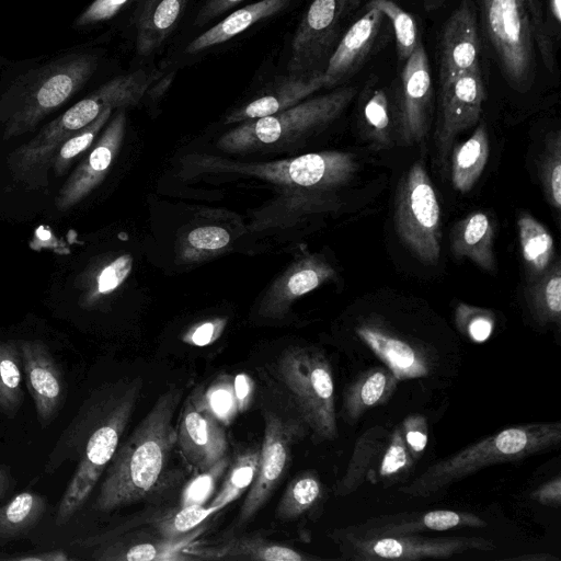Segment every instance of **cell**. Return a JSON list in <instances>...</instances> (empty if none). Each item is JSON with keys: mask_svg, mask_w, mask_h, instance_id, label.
<instances>
[{"mask_svg": "<svg viewBox=\"0 0 561 561\" xmlns=\"http://www.w3.org/2000/svg\"><path fill=\"white\" fill-rule=\"evenodd\" d=\"M355 94V87H345L278 113L242 122L221 136L218 147L228 152H245L296 141L333 122Z\"/></svg>", "mask_w": 561, "mask_h": 561, "instance_id": "7", "label": "cell"}, {"mask_svg": "<svg viewBox=\"0 0 561 561\" xmlns=\"http://www.w3.org/2000/svg\"><path fill=\"white\" fill-rule=\"evenodd\" d=\"M365 1L312 0L291 41L289 75L323 72L345 23Z\"/></svg>", "mask_w": 561, "mask_h": 561, "instance_id": "11", "label": "cell"}, {"mask_svg": "<svg viewBox=\"0 0 561 561\" xmlns=\"http://www.w3.org/2000/svg\"><path fill=\"white\" fill-rule=\"evenodd\" d=\"M344 559L356 561L446 559L468 551H491L496 547L483 537H427L419 534L356 537L334 531Z\"/></svg>", "mask_w": 561, "mask_h": 561, "instance_id": "10", "label": "cell"}, {"mask_svg": "<svg viewBox=\"0 0 561 561\" xmlns=\"http://www.w3.org/2000/svg\"><path fill=\"white\" fill-rule=\"evenodd\" d=\"M290 1L260 0L238 9L190 42L185 53L196 54L222 44L255 23L279 13L289 5Z\"/></svg>", "mask_w": 561, "mask_h": 561, "instance_id": "28", "label": "cell"}, {"mask_svg": "<svg viewBox=\"0 0 561 561\" xmlns=\"http://www.w3.org/2000/svg\"><path fill=\"white\" fill-rule=\"evenodd\" d=\"M494 226L483 211H473L460 219L451 230V250L458 259H469L480 268L493 271Z\"/></svg>", "mask_w": 561, "mask_h": 561, "instance_id": "30", "label": "cell"}, {"mask_svg": "<svg viewBox=\"0 0 561 561\" xmlns=\"http://www.w3.org/2000/svg\"><path fill=\"white\" fill-rule=\"evenodd\" d=\"M176 444L185 461L197 472L227 456V436L221 423L194 393L184 403L176 428Z\"/></svg>", "mask_w": 561, "mask_h": 561, "instance_id": "18", "label": "cell"}, {"mask_svg": "<svg viewBox=\"0 0 561 561\" xmlns=\"http://www.w3.org/2000/svg\"><path fill=\"white\" fill-rule=\"evenodd\" d=\"M141 388L139 377L98 387L59 436L44 472L53 474L67 461L78 463L57 506V526L67 524L89 499L119 445Z\"/></svg>", "mask_w": 561, "mask_h": 561, "instance_id": "1", "label": "cell"}, {"mask_svg": "<svg viewBox=\"0 0 561 561\" xmlns=\"http://www.w3.org/2000/svg\"><path fill=\"white\" fill-rule=\"evenodd\" d=\"M256 477L241 505L237 525L243 526L268 501L286 471L295 442L306 433L301 420L283 417L266 410Z\"/></svg>", "mask_w": 561, "mask_h": 561, "instance_id": "14", "label": "cell"}, {"mask_svg": "<svg viewBox=\"0 0 561 561\" xmlns=\"http://www.w3.org/2000/svg\"><path fill=\"white\" fill-rule=\"evenodd\" d=\"M14 483L10 468L0 463V500L13 489Z\"/></svg>", "mask_w": 561, "mask_h": 561, "instance_id": "56", "label": "cell"}, {"mask_svg": "<svg viewBox=\"0 0 561 561\" xmlns=\"http://www.w3.org/2000/svg\"><path fill=\"white\" fill-rule=\"evenodd\" d=\"M378 9L392 24L400 61H405L419 45L415 21L412 15L391 0H370L364 9Z\"/></svg>", "mask_w": 561, "mask_h": 561, "instance_id": "43", "label": "cell"}, {"mask_svg": "<svg viewBox=\"0 0 561 561\" xmlns=\"http://www.w3.org/2000/svg\"><path fill=\"white\" fill-rule=\"evenodd\" d=\"M325 88L323 72L311 76L288 75L275 81L267 90L243 106L232 111L225 124L245 122L287 110Z\"/></svg>", "mask_w": 561, "mask_h": 561, "instance_id": "25", "label": "cell"}, {"mask_svg": "<svg viewBox=\"0 0 561 561\" xmlns=\"http://www.w3.org/2000/svg\"><path fill=\"white\" fill-rule=\"evenodd\" d=\"M2 560H13V561H67L73 560V558L69 557L65 550H49V551H36L22 553L20 556H5L1 557Z\"/></svg>", "mask_w": 561, "mask_h": 561, "instance_id": "55", "label": "cell"}, {"mask_svg": "<svg viewBox=\"0 0 561 561\" xmlns=\"http://www.w3.org/2000/svg\"><path fill=\"white\" fill-rule=\"evenodd\" d=\"M219 510L211 505H187L167 511L152 520V527L158 536L180 538L188 535Z\"/></svg>", "mask_w": 561, "mask_h": 561, "instance_id": "39", "label": "cell"}, {"mask_svg": "<svg viewBox=\"0 0 561 561\" xmlns=\"http://www.w3.org/2000/svg\"><path fill=\"white\" fill-rule=\"evenodd\" d=\"M253 391L254 382L249 375L240 373L233 377V392L238 413H243L250 408Z\"/></svg>", "mask_w": 561, "mask_h": 561, "instance_id": "53", "label": "cell"}, {"mask_svg": "<svg viewBox=\"0 0 561 561\" xmlns=\"http://www.w3.org/2000/svg\"><path fill=\"white\" fill-rule=\"evenodd\" d=\"M488 36L504 76L517 90H526L534 71V42L542 59L553 56L545 23L534 0H481Z\"/></svg>", "mask_w": 561, "mask_h": 561, "instance_id": "6", "label": "cell"}, {"mask_svg": "<svg viewBox=\"0 0 561 561\" xmlns=\"http://www.w3.org/2000/svg\"><path fill=\"white\" fill-rule=\"evenodd\" d=\"M133 267V256L122 254L111 262L101 266L90 276L83 294L80 297V305L84 308L94 306L102 297L112 294L127 278Z\"/></svg>", "mask_w": 561, "mask_h": 561, "instance_id": "40", "label": "cell"}, {"mask_svg": "<svg viewBox=\"0 0 561 561\" xmlns=\"http://www.w3.org/2000/svg\"><path fill=\"white\" fill-rule=\"evenodd\" d=\"M186 241L192 249L199 252L217 251L230 242V234L221 227L204 226L193 229Z\"/></svg>", "mask_w": 561, "mask_h": 561, "instance_id": "48", "label": "cell"}, {"mask_svg": "<svg viewBox=\"0 0 561 561\" xmlns=\"http://www.w3.org/2000/svg\"><path fill=\"white\" fill-rule=\"evenodd\" d=\"M486 525V522L480 516L469 512L435 510L375 517L360 525L341 530L356 537H380L444 531L465 527L482 528Z\"/></svg>", "mask_w": 561, "mask_h": 561, "instance_id": "22", "label": "cell"}, {"mask_svg": "<svg viewBox=\"0 0 561 561\" xmlns=\"http://www.w3.org/2000/svg\"><path fill=\"white\" fill-rule=\"evenodd\" d=\"M530 496L542 505L559 507L561 504V477L558 474L542 483L531 492Z\"/></svg>", "mask_w": 561, "mask_h": 561, "instance_id": "52", "label": "cell"}, {"mask_svg": "<svg viewBox=\"0 0 561 561\" xmlns=\"http://www.w3.org/2000/svg\"><path fill=\"white\" fill-rule=\"evenodd\" d=\"M364 119L375 142L386 147L390 142V115L388 98L383 90L371 92L363 108Z\"/></svg>", "mask_w": 561, "mask_h": 561, "instance_id": "46", "label": "cell"}, {"mask_svg": "<svg viewBox=\"0 0 561 561\" xmlns=\"http://www.w3.org/2000/svg\"><path fill=\"white\" fill-rule=\"evenodd\" d=\"M560 442L559 421L510 426L431 465L401 492L411 497H427L481 469L549 451Z\"/></svg>", "mask_w": 561, "mask_h": 561, "instance_id": "5", "label": "cell"}, {"mask_svg": "<svg viewBox=\"0 0 561 561\" xmlns=\"http://www.w3.org/2000/svg\"><path fill=\"white\" fill-rule=\"evenodd\" d=\"M16 340H0V412L13 419L24 401Z\"/></svg>", "mask_w": 561, "mask_h": 561, "instance_id": "37", "label": "cell"}, {"mask_svg": "<svg viewBox=\"0 0 561 561\" xmlns=\"http://www.w3.org/2000/svg\"><path fill=\"white\" fill-rule=\"evenodd\" d=\"M47 505L46 496L23 491L0 506V548L25 538L42 520Z\"/></svg>", "mask_w": 561, "mask_h": 561, "instance_id": "32", "label": "cell"}, {"mask_svg": "<svg viewBox=\"0 0 561 561\" xmlns=\"http://www.w3.org/2000/svg\"><path fill=\"white\" fill-rule=\"evenodd\" d=\"M433 99L428 58L422 43L404 61L400 75L399 134L401 142L413 145L424 139Z\"/></svg>", "mask_w": 561, "mask_h": 561, "instance_id": "17", "label": "cell"}, {"mask_svg": "<svg viewBox=\"0 0 561 561\" xmlns=\"http://www.w3.org/2000/svg\"><path fill=\"white\" fill-rule=\"evenodd\" d=\"M383 18L378 9H365L340 37L323 70L325 88L343 82L359 69L375 45Z\"/></svg>", "mask_w": 561, "mask_h": 561, "instance_id": "23", "label": "cell"}, {"mask_svg": "<svg viewBox=\"0 0 561 561\" xmlns=\"http://www.w3.org/2000/svg\"><path fill=\"white\" fill-rule=\"evenodd\" d=\"M259 456L260 447L240 451L229 462L222 484L208 505L221 511L243 494L252 485L256 477Z\"/></svg>", "mask_w": 561, "mask_h": 561, "instance_id": "38", "label": "cell"}, {"mask_svg": "<svg viewBox=\"0 0 561 561\" xmlns=\"http://www.w3.org/2000/svg\"><path fill=\"white\" fill-rule=\"evenodd\" d=\"M356 334L400 380L428 374L430 364L411 342L377 324L364 323Z\"/></svg>", "mask_w": 561, "mask_h": 561, "instance_id": "27", "label": "cell"}, {"mask_svg": "<svg viewBox=\"0 0 561 561\" xmlns=\"http://www.w3.org/2000/svg\"><path fill=\"white\" fill-rule=\"evenodd\" d=\"M98 66L99 56L95 53L70 50L16 77L0 98L3 139L33 130L81 90Z\"/></svg>", "mask_w": 561, "mask_h": 561, "instance_id": "4", "label": "cell"}, {"mask_svg": "<svg viewBox=\"0 0 561 561\" xmlns=\"http://www.w3.org/2000/svg\"><path fill=\"white\" fill-rule=\"evenodd\" d=\"M405 445L414 459L422 456L427 444V425L419 415H412L404 420L400 426Z\"/></svg>", "mask_w": 561, "mask_h": 561, "instance_id": "51", "label": "cell"}, {"mask_svg": "<svg viewBox=\"0 0 561 561\" xmlns=\"http://www.w3.org/2000/svg\"><path fill=\"white\" fill-rule=\"evenodd\" d=\"M182 389L161 393L127 439L118 445L105 470L94 508L111 513L146 501L163 482L176 443L173 417Z\"/></svg>", "mask_w": 561, "mask_h": 561, "instance_id": "2", "label": "cell"}, {"mask_svg": "<svg viewBox=\"0 0 561 561\" xmlns=\"http://www.w3.org/2000/svg\"><path fill=\"white\" fill-rule=\"evenodd\" d=\"M335 276L334 268L319 256H308L295 263L268 291L260 311L267 318L285 316L289 305Z\"/></svg>", "mask_w": 561, "mask_h": 561, "instance_id": "26", "label": "cell"}, {"mask_svg": "<svg viewBox=\"0 0 561 561\" xmlns=\"http://www.w3.org/2000/svg\"><path fill=\"white\" fill-rule=\"evenodd\" d=\"M414 460L400 426L392 432L383 427H373L357 439L348 466L334 493L336 496L348 495L365 481L396 482L412 471Z\"/></svg>", "mask_w": 561, "mask_h": 561, "instance_id": "12", "label": "cell"}, {"mask_svg": "<svg viewBox=\"0 0 561 561\" xmlns=\"http://www.w3.org/2000/svg\"><path fill=\"white\" fill-rule=\"evenodd\" d=\"M510 560H520V561H533V560L550 561V560H556V561H559V559L557 557H553V556L548 554V553H537V554H530V556H519V557L511 558Z\"/></svg>", "mask_w": 561, "mask_h": 561, "instance_id": "58", "label": "cell"}, {"mask_svg": "<svg viewBox=\"0 0 561 561\" xmlns=\"http://www.w3.org/2000/svg\"><path fill=\"white\" fill-rule=\"evenodd\" d=\"M22 374L33 399L37 421L46 428L55 421L66 398L64 376L48 346L39 340H16Z\"/></svg>", "mask_w": 561, "mask_h": 561, "instance_id": "16", "label": "cell"}, {"mask_svg": "<svg viewBox=\"0 0 561 561\" xmlns=\"http://www.w3.org/2000/svg\"><path fill=\"white\" fill-rule=\"evenodd\" d=\"M225 170L289 187L328 190L350 182L357 162L350 152L323 151L264 163L228 164Z\"/></svg>", "mask_w": 561, "mask_h": 561, "instance_id": "13", "label": "cell"}, {"mask_svg": "<svg viewBox=\"0 0 561 561\" xmlns=\"http://www.w3.org/2000/svg\"><path fill=\"white\" fill-rule=\"evenodd\" d=\"M518 239L528 278L542 274L554 260V242L547 228L528 213L517 220Z\"/></svg>", "mask_w": 561, "mask_h": 561, "instance_id": "34", "label": "cell"}, {"mask_svg": "<svg viewBox=\"0 0 561 561\" xmlns=\"http://www.w3.org/2000/svg\"><path fill=\"white\" fill-rule=\"evenodd\" d=\"M547 7L552 22L556 27H559L561 23V0H547Z\"/></svg>", "mask_w": 561, "mask_h": 561, "instance_id": "57", "label": "cell"}, {"mask_svg": "<svg viewBox=\"0 0 561 561\" xmlns=\"http://www.w3.org/2000/svg\"><path fill=\"white\" fill-rule=\"evenodd\" d=\"M399 379L388 367L365 370L346 388L343 415L355 423L367 410L385 403L393 393Z\"/></svg>", "mask_w": 561, "mask_h": 561, "instance_id": "31", "label": "cell"}, {"mask_svg": "<svg viewBox=\"0 0 561 561\" xmlns=\"http://www.w3.org/2000/svg\"><path fill=\"white\" fill-rule=\"evenodd\" d=\"M195 560H255V561H308L313 557L288 546L274 542L261 534L232 536L214 543H193L185 549Z\"/></svg>", "mask_w": 561, "mask_h": 561, "instance_id": "24", "label": "cell"}, {"mask_svg": "<svg viewBox=\"0 0 561 561\" xmlns=\"http://www.w3.org/2000/svg\"><path fill=\"white\" fill-rule=\"evenodd\" d=\"M242 1L244 0H207L196 14L194 25L203 26Z\"/></svg>", "mask_w": 561, "mask_h": 561, "instance_id": "54", "label": "cell"}, {"mask_svg": "<svg viewBox=\"0 0 561 561\" xmlns=\"http://www.w3.org/2000/svg\"><path fill=\"white\" fill-rule=\"evenodd\" d=\"M226 320L221 318L205 320L190 328L182 336V341L193 346H206L221 335Z\"/></svg>", "mask_w": 561, "mask_h": 561, "instance_id": "50", "label": "cell"}, {"mask_svg": "<svg viewBox=\"0 0 561 561\" xmlns=\"http://www.w3.org/2000/svg\"><path fill=\"white\" fill-rule=\"evenodd\" d=\"M401 241L423 262L436 263L440 254V206L423 161L401 179L394 206Z\"/></svg>", "mask_w": 561, "mask_h": 561, "instance_id": "9", "label": "cell"}, {"mask_svg": "<svg viewBox=\"0 0 561 561\" xmlns=\"http://www.w3.org/2000/svg\"><path fill=\"white\" fill-rule=\"evenodd\" d=\"M229 462V458L225 456L210 468L197 472L183 488L180 496V506L206 505L215 493L218 481L225 476Z\"/></svg>", "mask_w": 561, "mask_h": 561, "instance_id": "45", "label": "cell"}, {"mask_svg": "<svg viewBox=\"0 0 561 561\" xmlns=\"http://www.w3.org/2000/svg\"><path fill=\"white\" fill-rule=\"evenodd\" d=\"M277 373L314 440L335 439L334 381L325 355L312 346H291L279 356Z\"/></svg>", "mask_w": 561, "mask_h": 561, "instance_id": "8", "label": "cell"}, {"mask_svg": "<svg viewBox=\"0 0 561 561\" xmlns=\"http://www.w3.org/2000/svg\"><path fill=\"white\" fill-rule=\"evenodd\" d=\"M131 0H94L85 10L77 16L73 25L87 27L114 18Z\"/></svg>", "mask_w": 561, "mask_h": 561, "instance_id": "49", "label": "cell"}, {"mask_svg": "<svg viewBox=\"0 0 561 561\" xmlns=\"http://www.w3.org/2000/svg\"><path fill=\"white\" fill-rule=\"evenodd\" d=\"M190 0H144L136 22V50L148 56L158 49L178 24Z\"/></svg>", "mask_w": 561, "mask_h": 561, "instance_id": "29", "label": "cell"}, {"mask_svg": "<svg viewBox=\"0 0 561 561\" xmlns=\"http://www.w3.org/2000/svg\"><path fill=\"white\" fill-rule=\"evenodd\" d=\"M206 528L205 523L180 538L159 536L145 541L103 534L75 540L71 546L91 549L90 558L99 561H194L185 549L199 541Z\"/></svg>", "mask_w": 561, "mask_h": 561, "instance_id": "20", "label": "cell"}, {"mask_svg": "<svg viewBox=\"0 0 561 561\" xmlns=\"http://www.w3.org/2000/svg\"><path fill=\"white\" fill-rule=\"evenodd\" d=\"M444 0H424V5L427 10H433L437 5L439 7Z\"/></svg>", "mask_w": 561, "mask_h": 561, "instance_id": "59", "label": "cell"}, {"mask_svg": "<svg viewBox=\"0 0 561 561\" xmlns=\"http://www.w3.org/2000/svg\"><path fill=\"white\" fill-rule=\"evenodd\" d=\"M125 126L126 115L124 108H119L90 152L58 191L55 206L59 211L73 208L103 181L122 146Z\"/></svg>", "mask_w": 561, "mask_h": 561, "instance_id": "19", "label": "cell"}, {"mask_svg": "<svg viewBox=\"0 0 561 561\" xmlns=\"http://www.w3.org/2000/svg\"><path fill=\"white\" fill-rule=\"evenodd\" d=\"M323 484L313 470L297 474L287 485L276 506L275 516L294 520L311 513L323 500Z\"/></svg>", "mask_w": 561, "mask_h": 561, "instance_id": "36", "label": "cell"}, {"mask_svg": "<svg viewBox=\"0 0 561 561\" xmlns=\"http://www.w3.org/2000/svg\"><path fill=\"white\" fill-rule=\"evenodd\" d=\"M484 99L480 67L440 85L435 144L442 161L450 153L456 136L477 124Z\"/></svg>", "mask_w": 561, "mask_h": 561, "instance_id": "15", "label": "cell"}, {"mask_svg": "<svg viewBox=\"0 0 561 561\" xmlns=\"http://www.w3.org/2000/svg\"><path fill=\"white\" fill-rule=\"evenodd\" d=\"M527 300L535 319L546 325H560L561 266L556 260L542 274L529 280Z\"/></svg>", "mask_w": 561, "mask_h": 561, "instance_id": "35", "label": "cell"}, {"mask_svg": "<svg viewBox=\"0 0 561 561\" xmlns=\"http://www.w3.org/2000/svg\"><path fill=\"white\" fill-rule=\"evenodd\" d=\"M489 158V137L481 123L463 142L453 148L451 182L456 191L469 192L482 174Z\"/></svg>", "mask_w": 561, "mask_h": 561, "instance_id": "33", "label": "cell"}, {"mask_svg": "<svg viewBox=\"0 0 561 561\" xmlns=\"http://www.w3.org/2000/svg\"><path fill=\"white\" fill-rule=\"evenodd\" d=\"M162 76L163 70L157 69L121 75L75 103L10 154L8 165L15 181L45 187L56 150L67 138L107 107L124 108L137 104Z\"/></svg>", "mask_w": 561, "mask_h": 561, "instance_id": "3", "label": "cell"}, {"mask_svg": "<svg viewBox=\"0 0 561 561\" xmlns=\"http://www.w3.org/2000/svg\"><path fill=\"white\" fill-rule=\"evenodd\" d=\"M455 319L458 328L477 342L485 341L493 331L494 316L488 309L460 302Z\"/></svg>", "mask_w": 561, "mask_h": 561, "instance_id": "47", "label": "cell"}, {"mask_svg": "<svg viewBox=\"0 0 561 561\" xmlns=\"http://www.w3.org/2000/svg\"><path fill=\"white\" fill-rule=\"evenodd\" d=\"M479 53L476 8L472 0H462L443 28L439 49L440 85L480 67Z\"/></svg>", "mask_w": 561, "mask_h": 561, "instance_id": "21", "label": "cell"}, {"mask_svg": "<svg viewBox=\"0 0 561 561\" xmlns=\"http://www.w3.org/2000/svg\"><path fill=\"white\" fill-rule=\"evenodd\" d=\"M538 172L547 201L559 213L561 208V135L559 130L547 136L538 161Z\"/></svg>", "mask_w": 561, "mask_h": 561, "instance_id": "41", "label": "cell"}, {"mask_svg": "<svg viewBox=\"0 0 561 561\" xmlns=\"http://www.w3.org/2000/svg\"><path fill=\"white\" fill-rule=\"evenodd\" d=\"M204 407L221 423L230 424L238 413L233 378L218 377L203 393H197Z\"/></svg>", "mask_w": 561, "mask_h": 561, "instance_id": "44", "label": "cell"}, {"mask_svg": "<svg viewBox=\"0 0 561 561\" xmlns=\"http://www.w3.org/2000/svg\"><path fill=\"white\" fill-rule=\"evenodd\" d=\"M114 108H105L93 122L67 138L56 150L51 168L56 175L66 173L75 160L94 142L99 131L110 119Z\"/></svg>", "mask_w": 561, "mask_h": 561, "instance_id": "42", "label": "cell"}]
</instances>
